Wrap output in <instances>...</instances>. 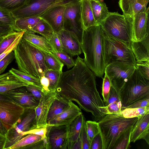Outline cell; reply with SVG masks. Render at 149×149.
<instances>
[{"label":"cell","mask_w":149,"mask_h":149,"mask_svg":"<svg viewBox=\"0 0 149 149\" xmlns=\"http://www.w3.org/2000/svg\"><path fill=\"white\" fill-rule=\"evenodd\" d=\"M56 92L62 97L76 102L81 109L91 113L96 121L106 115L95 74L78 55L73 68L60 74Z\"/></svg>","instance_id":"1"},{"label":"cell","mask_w":149,"mask_h":149,"mask_svg":"<svg viewBox=\"0 0 149 149\" xmlns=\"http://www.w3.org/2000/svg\"><path fill=\"white\" fill-rule=\"evenodd\" d=\"M104 33L100 24L84 29L81 48L84 61L95 75L102 78L106 67L104 49Z\"/></svg>","instance_id":"2"},{"label":"cell","mask_w":149,"mask_h":149,"mask_svg":"<svg viewBox=\"0 0 149 149\" xmlns=\"http://www.w3.org/2000/svg\"><path fill=\"white\" fill-rule=\"evenodd\" d=\"M19 70L40 79L47 69L41 51L23 38L13 51Z\"/></svg>","instance_id":"3"},{"label":"cell","mask_w":149,"mask_h":149,"mask_svg":"<svg viewBox=\"0 0 149 149\" xmlns=\"http://www.w3.org/2000/svg\"><path fill=\"white\" fill-rule=\"evenodd\" d=\"M138 117L125 118L120 114H106L98 121L103 149H113L119 136L132 127Z\"/></svg>","instance_id":"4"},{"label":"cell","mask_w":149,"mask_h":149,"mask_svg":"<svg viewBox=\"0 0 149 149\" xmlns=\"http://www.w3.org/2000/svg\"><path fill=\"white\" fill-rule=\"evenodd\" d=\"M133 18L118 12H109L100 25L108 36L125 43L131 49Z\"/></svg>","instance_id":"5"},{"label":"cell","mask_w":149,"mask_h":149,"mask_svg":"<svg viewBox=\"0 0 149 149\" xmlns=\"http://www.w3.org/2000/svg\"><path fill=\"white\" fill-rule=\"evenodd\" d=\"M120 94L122 110L137 101L149 97V79L136 68L120 90Z\"/></svg>","instance_id":"6"},{"label":"cell","mask_w":149,"mask_h":149,"mask_svg":"<svg viewBox=\"0 0 149 149\" xmlns=\"http://www.w3.org/2000/svg\"><path fill=\"white\" fill-rule=\"evenodd\" d=\"M103 44L106 66L116 63L135 65L136 61L132 50L125 43L108 36L104 33Z\"/></svg>","instance_id":"7"},{"label":"cell","mask_w":149,"mask_h":149,"mask_svg":"<svg viewBox=\"0 0 149 149\" xmlns=\"http://www.w3.org/2000/svg\"><path fill=\"white\" fill-rule=\"evenodd\" d=\"M35 128L36 125L35 109H24L17 121L7 131L3 149H9L25 136V132Z\"/></svg>","instance_id":"8"},{"label":"cell","mask_w":149,"mask_h":149,"mask_svg":"<svg viewBox=\"0 0 149 149\" xmlns=\"http://www.w3.org/2000/svg\"><path fill=\"white\" fill-rule=\"evenodd\" d=\"M77 0H30L26 5L11 12L16 19L40 17L54 7L66 6Z\"/></svg>","instance_id":"9"},{"label":"cell","mask_w":149,"mask_h":149,"mask_svg":"<svg viewBox=\"0 0 149 149\" xmlns=\"http://www.w3.org/2000/svg\"><path fill=\"white\" fill-rule=\"evenodd\" d=\"M63 29L72 33L81 44L84 29L81 18L79 0L65 6Z\"/></svg>","instance_id":"10"},{"label":"cell","mask_w":149,"mask_h":149,"mask_svg":"<svg viewBox=\"0 0 149 149\" xmlns=\"http://www.w3.org/2000/svg\"><path fill=\"white\" fill-rule=\"evenodd\" d=\"M135 69V65H134L113 63L107 66L105 73L111 84H115L120 90Z\"/></svg>","instance_id":"11"},{"label":"cell","mask_w":149,"mask_h":149,"mask_svg":"<svg viewBox=\"0 0 149 149\" xmlns=\"http://www.w3.org/2000/svg\"><path fill=\"white\" fill-rule=\"evenodd\" d=\"M24 110L12 101L0 100V119L7 131L16 123Z\"/></svg>","instance_id":"12"},{"label":"cell","mask_w":149,"mask_h":149,"mask_svg":"<svg viewBox=\"0 0 149 149\" xmlns=\"http://www.w3.org/2000/svg\"><path fill=\"white\" fill-rule=\"evenodd\" d=\"M42 97L39 104L34 109L36 116L37 128L47 127L48 125L47 118L51 106L57 94L56 91L48 92L42 90Z\"/></svg>","instance_id":"13"},{"label":"cell","mask_w":149,"mask_h":149,"mask_svg":"<svg viewBox=\"0 0 149 149\" xmlns=\"http://www.w3.org/2000/svg\"><path fill=\"white\" fill-rule=\"evenodd\" d=\"M46 136L47 149H67V125H49Z\"/></svg>","instance_id":"14"},{"label":"cell","mask_w":149,"mask_h":149,"mask_svg":"<svg viewBox=\"0 0 149 149\" xmlns=\"http://www.w3.org/2000/svg\"><path fill=\"white\" fill-rule=\"evenodd\" d=\"M5 95L24 109H35L40 101L35 98L26 86L11 90Z\"/></svg>","instance_id":"15"},{"label":"cell","mask_w":149,"mask_h":149,"mask_svg":"<svg viewBox=\"0 0 149 149\" xmlns=\"http://www.w3.org/2000/svg\"><path fill=\"white\" fill-rule=\"evenodd\" d=\"M133 18V40L140 41L149 35V7Z\"/></svg>","instance_id":"16"},{"label":"cell","mask_w":149,"mask_h":149,"mask_svg":"<svg viewBox=\"0 0 149 149\" xmlns=\"http://www.w3.org/2000/svg\"><path fill=\"white\" fill-rule=\"evenodd\" d=\"M65 6H59L52 8L40 17L50 25L55 33H58L63 29Z\"/></svg>","instance_id":"17"},{"label":"cell","mask_w":149,"mask_h":149,"mask_svg":"<svg viewBox=\"0 0 149 149\" xmlns=\"http://www.w3.org/2000/svg\"><path fill=\"white\" fill-rule=\"evenodd\" d=\"M57 34L61 41L63 51L71 57L81 53V43L72 33L63 29Z\"/></svg>","instance_id":"18"},{"label":"cell","mask_w":149,"mask_h":149,"mask_svg":"<svg viewBox=\"0 0 149 149\" xmlns=\"http://www.w3.org/2000/svg\"><path fill=\"white\" fill-rule=\"evenodd\" d=\"M143 139L149 144V113L138 119L132 127L130 142Z\"/></svg>","instance_id":"19"},{"label":"cell","mask_w":149,"mask_h":149,"mask_svg":"<svg viewBox=\"0 0 149 149\" xmlns=\"http://www.w3.org/2000/svg\"><path fill=\"white\" fill-rule=\"evenodd\" d=\"M82 114L80 109L72 101H70L69 107L49 121L47 124L50 126L67 125Z\"/></svg>","instance_id":"20"},{"label":"cell","mask_w":149,"mask_h":149,"mask_svg":"<svg viewBox=\"0 0 149 149\" xmlns=\"http://www.w3.org/2000/svg\"><path fill=\"white\" fill-rule=\"evenodd\" d=\"M149 0H119V5L123 14L133 17L147 9Z\"/></svg>","instance_id":"21"},{"label":"cell","mask_w":149,"mask_h":149,"mask_svg":"<svg viewBox=\"0 0 149 149\" xmlns=\"http://www.w3.org/2000/svg\"><path fill=\"white\" fill-rule=\"evenodd\" d=\"M84 116L82 114L67 125V149H72L80 139V135Z\"/></svg>","instance_id":"22"},{"label":"cell","mask_w":149,"mask_h":149,"mask_svg":"<svg viewBox=\"0 0 149 149\" xmlns=\"http://www.w3.org/2000/svg\"><path fill=\"white\" fill-rule=\"evenodd\" d=\"M22 38L40 50L48 53H52L54 50L46 38L32 31L25 32Z\"/></svg>","instance_id":"23"},{"label":"cell","mask_w":149,"mask_h":149,"mask_svg":"<svg viewBox=\"0 0 149 149\" xmlns=\"http://www.w3.org/2000/svg\"><path fill=\"white\" fill-rule=\"evenodd\" d=\"M131 49L136 62H149V35L141 40H133Z\"/></svg>","instance_id":"24"},{"label":"cell","mask_w":149,"mask_h":149,"mask_svg":"<svg viewBox=\"0 0 149 149\" xmlns=\"http://www.w3.org/2000/svg\"><path fill=\"white\" fill-rule=\"evenodd\" d=\"M27 85L9 71L0 74L1 94L5 95L11 90Z\"/></svg>","instance_id":"25"},{"label":"cell","mask_w":149,"mask_h":149,"mask_svg":"<svg viewBox=\"0 0 149 149\" xmlns=\"http://www.w3.org/2000/svg\"><path fill=\"white\" fill-rule=\"evenodd\" d=\"M81 6V15L84 29L98 25L94 17L90 0H79Z\"/></svg>","instance_id":"26"},{"label":"cell","mask_w":149,"mask_h":149,"mask_svg":"<svg viewBox=\"0 0 149 149\" xmlns=\"http://www.w3.org/2000/svg\"><path fill=\"white\" fill-rule=\"evenodd\" d=\"M69 106L70 101L57 94L49 109L47 118V123L67 110Z\"/></svg>","instance_id":"27"},{"label":"cell","mask_w":149,"mask_h":149,"mask_svg":"<svg viewBox=\"0 0 149 149\" xmlns=\"http://www.w3.org/2000/svg\"><path fill=\"white\" fill-rule=\"evenodd\" d=\"M95 20L98 24L104 21L109 12L105 3L102 0H90Z\"/></svg>","instance_id":"28"},{"label":"cell","mask_w":149,"mask_h":149,"mask_svg":"<svg viewBox=\"0 0 149 149\" xmlns=\"http://www.w3.org/2000/svg\"><path fill=\"white\" fill-rule=\"evenodd\" d=\"M41 19L39 17H30L16 19L13 27L17 32L31 31L33 27Z\"/></svg>","instance_id":"29"},{"label":"cell","mask_w":149,"mask_h":149,"mask_svg":"<svg viewBox=\"0 0 149 149\" xmlns=\"http://www.w3.org/2000/svg\"><path fill=\"white\" fill-rule=\"evenodd\" d=\"M40 136L33 134H29L24 136L9 149H25L43 140Z\"/></svg>","instance_id":"30"},{"label":"cell","mask_w":149,"mask_h":149,"mask_svg":"<svg viewBox=\"0 0 149 149\" xmlns=\"http://www.w3.org/2000/svg\"><path fill=\"white\" fill-rule=\"evenodd\" d=\"M40 50L43 55L45 63L47 70L57 71L61 73L63 72L64 64L57 56L52 53H48Z\"/></svg>","instance_id":"31"},{"label":"cell","mask_w":149,"mask_h":149,"mask_svg":"<svg viewBox=\"0 0 149 149\" xmlns=\"http://www.w3.org/2000/svg\"><path fill=\"white\" fill-rule=\"evenodd\" d=\"M9 72L27 85L33 86L42 91V87L40 84L39 79L25 73L19 69L13 68H12L9 70Z\"/></svg>","instance_id":"32"},{"label":"cell","mask_w":149,"mask_h":149,"mask_svg":"<svg viewBox=\"0 0 149 149\" xmlns=\"http://www.w3.org/2000/svg\"><path fill=\"white\" fill-rule=\"evenodd\" d=\"M31 31L40 34L47 39L51 37L54 33L50 25L41 19L33 27Z\"/></svg>","instance_id":"33"},{"label":"cell","mask_w":149,"mask_h":149,"mask_svg":"<svg viewBox=\"0 0 149 149\" xmlns=\"http://www.w3.org/2000/svg\"><path fill=\"white\" fill-rule=\"evenodd\" d=\"M149 113V106L139 108H125L123 109L120 113L125 118L137 117L138 119L144 115Z\"/></svg>","instance_id":"34"},{"label":"cell","mask_w":149,"mask_h":149,"mask_svg":"<svg viewBox=\"0 0 149 149\" xmlns=\"http://www.w3.org/2000/svg\"><path fill=\"white\" fill-rule=\"evenodd\" d=\"M30 0H0V7L12 12L26 5Z\"/></svg>","instance_id":"35"},{"label":"cell","mask_w":149,"mask_h":149,"mask_svg":"<svg viewBox=\"0 0 149 149\" xmlns=\"http://www.w3.org/2000/svg\"><path fill=\"white\" fill-rule=\"evenodd\" d=\"M132 127L127 130L119 136L113 149H128L130 148V135Z\"/></svg>","instance_id":"36"},{"label":"cell","mask_w":149,"mask_h":149,"mask_svg":"<svg viewBox=\"0 0 149 149\" xmlns=\"http://www.w3.org/2000/svg\"><path fill=\"white\" fill-rule=\"evenodd\" d=\"M16 19L11 12L0 7V25L10 26L13 28Z\"/></svg>","instance_id":"37"},{"label":"cell","mask_w":149,"mask_h":149,"mask_svg":"<svg viewBox=\"0 0 149 149\" xmlns=\"http://www.w3.org/2000/svg\"><path fill=\"white\" fill-rule=\"evenodd\" d=\"M61 73L58 71L50 70H47L45 72L44 76L49 81L50 91H56Z\"/></svg>","instance_id":"38"},{"label":"cell","mask_w":149,"mask_h":149,"mask_svg":"<svg viewBox=\"0 0 149 149\" xmlns=\"http://www.w3.org/2000/svg\"><path fill=\"white\" fill-rule=\"evenodd\" d=\"M86 126L88 139L91 143L93 138L100 133L98 123L95 121H86Z\"/></svg>","instance_id":"39"},{"label":"cell","mask_w":149,"mask_h":149,"mask_svg":"<svg viewBox=\"0 0 149 149\" xmlns=\"http://www.w3.org/2000/svg\"><path fill=\"white\" fill-rule=\"evenodd\" d=\"M19 33L14 31L4 36L0 43V55L11 45Z\"/></svg>","instance_id":"40"},{"label":"cell","mask_w":149,"mask_h":149,"mask_svg":"<svg viewBox=\"0 0 149 149\" xmlns=\"http://www.w3.org/2000/svg\"><path fill=\"white\" fill-rule=\"evenodd\" d=\"M52 53L55 54L59 60L69 69L73 67L75 64V61L68 54L63 51L58 52L54 50Z\"/></svg>","instance_id":"41"},{"label":"cell","mask_w":149,"mask_h":149,"mask_svg":"<svg viewBox=\"0 0 149 149\" xmlns=\"http://www.w3.org/2000/svg\"><path fill=\"white\" fill-rule=\"evenodd\" d=\"M114 102H121L120 89L115 84H111L109 98L105 106Z\"/></svg>","instance_id":"42"},{"label":"cell","mask_w":149,"mask_h":149,"mask_svg":"<svg viewBox=\"0 0 149 149\" xmlns=\"http://www.w3.org/2000/svg\"><path fill=\"white\" fill-rule=\"evenodd\" d=\"M86 122L85 118L84 117L83 120L80 135V139L81 143V149H90V143L87 135Z\"/></svg>","instance_id":"43"},{"label":"cell","mask_w":149,"mask_h":149,"mask_svg":"<svg viewBox=\"0 0 149 149\" xmlns=\"http://www.w3.org/2000/svg\"><path fill=\"white\" fill-rule=\"evenodd\" d=\"M103 79L102 95L103 97V101L105 104L107 102L109 98V91L111 85V82L106 73Z\"/></svg>","instance_id":"44"},{"label":"cell","mask_w":149,"mask_h":149,"mask_svg":"<svg viewBox=\"0 0 149 149\" xmlns=\"http://www.w3.org/2000/svg\"><path fill=\"white\" fill-rule=\"evenodd\" d=\"M106 114H118L122 110L121 102H114L104 107Z\"/></svg>","instance_id":"45"},{"label":"cell","mask_w":149,"mask_h":149,"mask_svg":"<svg viewBox=\"0 0 149 149\" xmlns=\"http://www.w3.org/2000/svg\"><path fill=\"white\" fill-rule=\"evenodd\" d=\"M135 67L143 76L149 79V62H136Z\"/></svg>","instance_id":"46"},{"label":"cell","mask_w":149,"mask_h":149,"mask_svg":"<svg viewBox=\"0 0 149 149\" xmlns=\"http://www.w3.org/2000/svg\"><path fill=\"white\" fill-rule=\"evenodd\" d=\"M24 32V31L20 32L11 45L6 51L0 55V61L8 54L13 51L15 49L19 42L22 39Z\"/></svg>","instance_id":"47"},{"label":"cell","mask_w":149,"mask_h":149,"mask_svg":"<svg viewBox=\"0 0 149 149\" xmlns=\"http://www.w3.org/2000/svg\"><path fill=\"white\" fill-rule=\"evenodd\" d=\"M47 40L55 50L58 52L63 51L61 41L57 33L54 32L52 36Z\"/></svg>","instance_id":"48"},{"label":"cell","mask_w":149,"mask_h":149,"mask_svg":"<svg viewBox=\"0 0 149 149\" xmlns=\"http://www.w3.org/2000/svg\"><path fill=\"white\" fill-rule=\"evenodd\" d=\"M15 58L14 53L12 51L0 61V74L3 73L8 65Z\"/></svg>","instance_id":"49"},{"label":"cell","mask_w":149,"mask_h":149,"mask_svg":"<svg viewBox=\"0 0 149 149\" xmlns=\"http://www.w3.org/2000/svg\"><path fill=\"white\" fill-rule=\"evenodd\" d=\"M90 149H103L102 139L100 133L92 139L90 143Z\"/></svg>","instance_id":"50"},{"label":"cell","mask_w":149,"mask_h":149,"mask_svg":"<svg viewBox=\"0 0 149 149\" xmlns=\"http://www.w3.org/2000/svg\"><path fill=\"white\" fill-rule=\"evenodd\" d=\"M149 106V97H148L137 101L124 108H139Z\"/></svg>","instance_id":"51"},{"label":"cell","mask_w":149,"mask_h":149,"mask_svg":"<svg viewBox=\"0 0 149 149\" xmlns=\"http://www.w3.org/2000/svg\"><path fill=\"white\" fill-rule=\"evenodd\" d=\"M47 127L35 128L25 133V136L29 134H33L40 136L43 139H47Z\"/></svg>","instance_id":"52"},{"label":"cell","mask_w":149,"mask_h":149,"mask_svg":"<svg viewBox=\"0 0 149 149\" xmlns=\"http://www.w3.org/2000/svg\"><path fill=\"white\" fill-rule=\"evenodd\" d=\"M26 87L36 99L40 101L42 96V92L41 90L31 85H28L26 86Z\"/></svg>","instance_id":"53"},{"label":"cell","mask_w":149,"mask_h":149,"mask_svg":"<svg viewBox=\"0 0 149 149\" xmlns=\"http://www.w3.org/2000/svg\"><path fill=\"white\" fill-rule=\"evenodd\" d=\"M14 31L12 26L0 25V37L4 36Z\"/></svg>","instance_id":"54"},{"label":"cell","mask_w":149,"mask_h":149,"mask_svg":"<svg viewBox=\"0 0 149 149\" xmlns=\"http://www.w3.org/2000/svg\"><path fill=\"white\" fill-rule=\"evenodd\" d=\"M40 81L42 87V90L46 92L49 91H50L49 88V82L48 79L44 75L41 77Z\"/></svg>","instance_id":"55"},{"label":"cell","mask_w":149,"mask_h":149,"mask_svg":"<svg viewBox=\"0 0 149 149\" xmlns=\"http://www.w3.org/2000/svg\"><path fill=\"white\" fill-rule=\"evenodd\" d=\"M7 130L6 129L0 119V134L6 136Z\"/></svg>","instance_id":"56"},{"label":"cell","mask_w":149,"mask_h":149,"mask_svg":"<svg viewBox=\"0 0 149 149\" xmlns=\"http://www.w3.org/2000/svg\"><path fill=\"white\" fill-rule=\"evenodd\" d=\"M6 139L5 136L0 134V149H3Z\"/></svg>","instance_id":"57"},{"label":"cell","mask_w":149,"mask_h":149,"mask_svg":"<svg viewBox=\"0 0 149 149\" xmlns=\"http://www.w3.org/2000/svg\"><path fill=\"white\" fill-rule=\"evenodd\" d=\"M0 100L12 101L5 95L1 94H0Z\"/></svg>","instance_id":"58"},{"label":"cell","mask_w":149,"mask_h":149,"mask_svg":"<svg viewBox=\"0 0 149 149\" xmlns=\"http://www.w3.org/2000/svg\"><path fill=\"white\" fill-rule=\"evenodd\" d=\"M4 36L0 37V43L3 40Z\"/></svg>","instance_id":"59"}]
</instances>
